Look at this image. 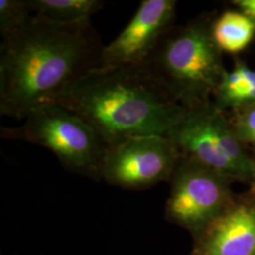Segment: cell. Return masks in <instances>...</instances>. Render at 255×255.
Segmentation results:
<instances>
[{
	"instance_id": "8fae6325",
	"label": "cell",
	"mask_w": 255,
	"mask_h": 255,
	"mask_svg": "<svg viewBox=\"0 0 255 255\" xmlns=\"http://www.w3.org/2000/svg\"><path fill=\"white\" fill-rule=\"evenodd\" d=\"M211 34L220 50L237 53L252 42L255 34V23L244 13L226 11L215 22Z\"/></svg>"
},
{
	"instance_id": "5b68a950",
	"label": "cell",
	"mask_w": 255,
	"mask_h": 255,
	"mask_svg": "<svg viewBox=\"0 0 255 255\" xmlns=\"http://www.w3.org/2000/svg\"><path fill=\"white\" fill-rule=\"evenodd\" d=\"M182 158L191 160L224 178L253 177L255 164L222 116L209 103L189 108L168 134Z\"/></svg>"
},
{
	"instance_id": "5bb4252c",
	"label": "cell",
	"mask_w": 255,
	"mask_h": 255,
	"mask_svg": "<svg viewBox=\"0 0 255 255\" xmlns=\"http://www.w3.org/2000/svg\"><path fill=\"white\" fill-rule=\"evenodd\" d=\"M236 135L255 148V106L245 111L237 119Z\"/></svg>"
},
{
	"instance_id": "277c9868",
	"label": "cell",
	"mask_w": 255,
	"mask_h": 255,
	"mask_svg": "<svg viewBox=\"0 0 255 255\" xmlns=\"http://www.w3.org/2000/svg\"><path fill=\"white\" fill-rule=\"evenodd\" d=\"M1 137L44 146L66 166L101 175L107 144L81 116L60 103L39 106L17 127H1Z\"/></svg>"
},
{
	"instance_id": "7c38bea8",
	"label": "cell",
	"mask_w": 255,
	"mask_h": 255,
	"mask_svg": "<svg viewBox=\"0 0 255 255\" xmlns=\"http://www.w3.org/2000/svg\"><path fill=\"white\" fill-rule=\"evenodd\" d=\"M216 95L217 108L255 102V71L238 63L232 72H224Z\"/></svg>"
},
{
	"instance_id": "9c48e42d",
	"label": "cell",
	"mask_w": 255,
	"mask_h": 255,
	"mask_svg": "<svg viewBox=\"0 0 255 255\" xmlns=\"http://www.w3.org/2000/svg\"><path fill=\"white\" fill-rule=\"evenodd\" d=\"M202 255H255V207L239 204L209 224Z\"/></svg>"
},
{
	"instance_id": "9a60e30c",
	"label": "cell",
	"mask_w": 255,
	"mask_h": 255,
	"mask_svg": "<svg viewBox=\"0 0 255 255\" xmlns=\"http://www.w3.org/2000/svg\"><path fill=\"white\" fill-rule=\"evenodd\" d=\"M236 3L242 9L244 14L255 23V0H239Z\"/></svg>"
},
{
	"instance_id": "4fadbf2b",
	"label": "cell",
	"mask_w": 255,
	"mask_h": 255,
	"mask_svg": "<svg viewBox=\"0 0 255 255\" xmlns=\"http://www.w3.org/2000/svg\"><path fill=\"white\" fill-rule=\"evenodd\" d=\"M34 17L28 0H0V34L2 40L14 35Z\"/></svg>"
},
{
	"instance_id": "8992f818",
	"label": "cell",
	"mask_w": 255,
	"mask_h": 255,
	"mask_svg": "<svg viewBox=\"0 0 255 255\" xmlns=\"http://www.w3.org/2000/svg\"><path fill=\"white\" fill-rule=\"evenodd\" d=\"M180 160L177 147L167 137H129L107 147L101 176L115 185L139 189L166 179Z\"/></svg>"
},
{
	"instance_id": "ba28073f",
	"label": "cell",
	"mask_w": 255,
	"mask_h": 255,
	"mask_svg": "<svg viewBox=\"0 0 255 255\" xmlns=\"http://www.w3.org/2000/svg\"><path fill=\"white\" fill-rule=\"evenodd\" d=\"M176 7L173 0H143L126 27L103 46L98 67H123L148 62L169 30Z\"/></svg>"
},
{
	"instance_id": "3957f363",
	"label": "cell",
	"mask_w": 255,
	"mask_h": 255,
	"mask_svg": "<svg viewBox=\"0 0 255 255\" xmlns=\"http://www.w3.org/2000/svg\"><path fill=\"white\" fill-rule=\"evenodd\" d=\"M146 64L187 109L207 103L225 72L211 29L201 22L169 28Z\"/></svg>"
},
{
	"instance_id": "2e32d148",
	"label": "cell",
	"mask_w": 255,
	"mask_h": 255,
	"mask_svg": "<svg viewBox=\"0 0 255 255\" xmlns=\"http://www.w3.org/2000/svg\"><path fill=\"white\" fill-rule=\"evenodd\" d=\"M253 179H254V185H255V172H254V175H253V177H252Z\"/></svg>"
},
{
	"instance_id": "52a82bcc",
	"label": "cell",
	"mask_w": 255,
	"mask_h": 255,
	"mask_svg": "<svg viewBox=\"0 0 255 255\" xmlns=\"http://www.w3.org/2000/svg\"><path fill=\"white\" fill-rule=\"evenodd\" d=\"M180 163L167 212L186 227L200 228L223 213L228 199L226 178L182 157Z\"/></svg>"
},
{
	"instance_id": "6da1fadb",
	"label": "cell",
	"mask_w": 255,
	"mask_h": 255,
	"mask_svg": "<svg viewBox=\"0 0 255 255\" xmlns=\"http://www.w3.org/2000/svg\"><path fill=\"white\" fill-rule=\"evenodd\" d=\"M103 46L90 21L57 25L33 17L0 46V114L23 119L56 103L99 66Z\"/></svg>"
},
{
	"instance_id": "7a4b0ae2",
	"label": "cell",
	"mask_w": 255,
	"mask_h": 255,
	"mask_svg": "<svg viewBox=\"0 0 255 255\" xmlns=\"http://www.w3.org/2000/svg\"><path fill=\"white\" fill-rule=\"evenodd\" d=\"M56 103L86 120L108 146L129 137H167L187 111L147 64L96 67Z\"/></svg>"
},
{
	"instance_id": "30bf717a",
	"label": "cell",
	"mask_w": 255,
	"mask_h": 255,
	"mask_svg": "<svg viewBox=\"0 0 255 255\" xmlns=\"http://www.w3.org/2000/svg\"><path fill=\"white\" fill-rule=\"evenodd\" d=\"M34 17L57 25H75L90 21L103 8L101 0H28Z\"/></svg>"
}]
</instances>
